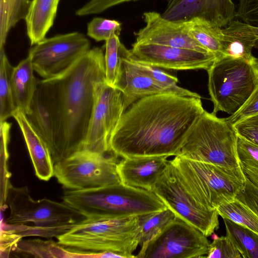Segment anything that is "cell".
<instances>
[{
  "label": "cell",
  "mask_w": 258,
  "mask_h": 258,
  "mask_svg": "<svg viewBox=\"0 0 258 258\" xmlns=\"http://www.w3.org/2000/svg\"><path fill=\"white\" fill-rule=\"evenodd\" d=\"M22 254L36 257H68V249L52 240L39 239L22 240L15 250Z\"/></svg>",
  "instance_id": "1f68e13d"
},
{
  "label": "cell",
  "mask_w": 258,
  "mask_h": 258,
  "mask_svg": "<svg viewBox=\"0 0 258 258\" xmlns=\"http://www.w3.org/2000/svg\"><path fill=\"white\" fill-rule=\"evenodd\" d=\"M143 19L145 25L134 33L136 43L154 44L211 53L189 35L187 21L169 20L154 11L145 12Z\"/></svg>",
  "instance_id": "2e32d148"
},
{
  "label": "cell",
  "mask_w": 258,
  "mask_h": 258,
  "mask_svg": "<svg viewBox=\"0 0 258 258\" xmlns=\"http://www.w3.org/2000/svg\"><path fill=\"white\" fill-rule=\"evenodd\" d=\"M127 49L125 47L121 73L114 87L123 94L125 111L133 103L143 97L157 94L171 93L133 63L126 57Z\"/></svg>",
  "instance_id": "d6986e66"
},
{
  "label": "cell",
  "mask_w": 258,
  "mask_h": 258,
  "mask_svg": "<svg viewBox=\"0 0 258 258\" xmlns=\"http://www.w3.org/2000/svg\"><path fill=\"white\" fill-rule=\"evenodd\" d=\"M34 68L29 55L14 67L11 85L16 110L26 115L30 112V105L38 79L34 75Z\"/></svg>",
  "instance_id": "44dd1931"
},
{
  "label": "cell",
  "mask_w": 258,
  "mask_h": 258,
  "mask_svg": "<svg viewBox=\"0 0 258 258\" xmlns=\"http://www.w3.org/2000/svg\"><path fill=\"white\" fill-rule=\"evenodd\" d=\"M176 218L169 209L139 216V244L141 247L160 233Z\"/></svg>",
  "instance_id": "4316f807"
},
{
  "label": "cell",
  "mask_w": 258,
  "mask_h": 258,
  "mask_svg": "<svg viewBox=\"0 0 258 258\" xmlns=\"http://www.w3.org/2000/svg\"><path fill=\"white\" fill-rule=\"evenodd\" d=\"M249 29L255 40L254 47L258 48V27L249 25Z\"/></svg>",
  "instance_id": "7bdbcfd3"
},
{
  "label": "cell",
  "mask_w": 258,
  "mask_h": 258,
  "mask_svg": "<svg viewBox=\"0 0 258 258\" xmlns=\"http://www.w3.org/2000/svg\"><path fill=\"white\" fill-rule=\"evenodd\" d=\"M137 0H90L76 12L78 16L101 13L115 6Z\"/></svg>",
  "instance_id": "ab89813d"
},
{
  "label": "cell",
  "mask_w": 258,
  "mask_h": 258,
  "mask_svg": "<svg viewBox=\"0 0 258 258\" xmlns=\"http://www.w3.org/2000/svg\"><path fill=\"white\" fill-rule=\"evenodd\" d=\"M204 110L199 97L164 93L141 98L123 113L111 152L121 158L177 156Z\"/></svg>",
  "instance_id": "6da1fadb"
},
{
  "label": "cell",
  "mask_w": 258,
  "mask_h": 258,
  "mask_svg": "<svg viewBox=\"0 0 258 258\" xmlns=\"http://www.w3.org/2000/svg\"><path fill=\"white\" fill-rule=\"evenodd\" d=\"M237 135L258 145V113L232 125Z\"/></svg>",
  "instance_id": "8d00e7d4"
},
{
  "label": "cell",
  "mask_w": 258,
  "mask_h": 258,
  "mask_svg": "<svg viewBox=\"0 0 258 258\" xmlns=\"http://www.w3.org/2000/svg\"><path fill=\"white\" fill-rule=\"evenodd\" d=\"M90 41L74 32L45 38L29 49L34 71L43 79L59 76L90 49Z\"/></svg>",
  "instance_id": "8fae6325"
},
{
  "label": "cell",
  "mask_w": 258,
  "mask_h": 258,
  "mask_svg": "<svg viewBox=\"0 0 258 258\" xmlns=\"http://www.w3.org/2000/svg\"><path fill=\"white\" fill-rule=\"evenodd\" d=\"M235 15L232 0H167L162 14L164 18L174 21L200 17L221 28L234 20Z\"/></svg>",
  "instance_id": "e0dca14e"
},
{
  "label": "cell",
  "mask_w": 258,
  "mask_h": 258,
  "mask_svg": "<svg viewBox=\"0 0 258 258\" xmlns=\"http://www.w3.org/2000/svg\"><path fill=\"white\" fill-rule=\"evenodd\" d=\"M223 57L248 59L253 56L251 50L254 47L255 40L248 24L233 20L223 29Z\"/></svg>",
  "instance_id": "603a6c76"
},
{
  "label": "cell",
  "mask_w": 258,
  "mask_h": 258,
  "mask_svg": "<svg viewBox=\"0 0 258 258\" xmlns=\"http://www.w3.org/2000/svg\"><path fill=\"white\" fill-rule=\"evenodd\" d=\"M124 111L122 92L106 82L102 83L97 91L83 150L113 154L110 139Z\"/></svg>",
  "instance_id": "4fadbf2b"
},
{
  "label": "cell",
  "mask_w": 258,
  "mask_h": 258,
  "mask_svg": "<svg viewBox=\"0 0 258 258\" xmlns=\"http://www.w3.org/2000/svg\"><path fill=\"white\" fill-rule=\"evenodd\" d=\"M152 191L176 217L192 225L206 236H211L219 228L217 209L208 208L196 199L171 160Z\"/></svg>",
  "instance_id": "9c48e42d"
},
{
  "label": "cell",
  "mask_w": 258,
  "mask_h": 258,
  "mask_svg": "<svg viewBox=\"0 0 258 258\" xmlns=\"http://www.w3.org/2000/svg\"><path fill=\"white\" fill-rule=\"evenodd\" d=\"M201 231L176 217L160 233L141 247L139 258H199L210 244Z\"/></svg>",
  "instance_id": "7c38bea8"
},
{
  "label": "cell",
  "mask_w": 258,
  "mask_h": 258,
  "mask_svg": "<svg viewBox=\"0 0 258 258\" xmlns=\"http://www.w3.org/2000/svg\"><path fill=\"white\" fill-rule=\"evenodd\" d=\"M235 17L244 23L258 27V0H239Z\"/></svg>",
  "instance_id": "74e56055"
},
{
  "label": "cell",
  "mask_w": 258,
  "mask_h": 258,
  "mask_svg": "<svg viewBox=\"0 0 258 258\" xmlns=\"http://www.w3.org/2000/svg\"><path fill=\"white\" fill-rule=\"evenodd\" d=\"M187 24L188 33L194 39L213 54L216 60L223 57L222 28L200 17L187 21Z\"/></svg>",
  "instance_id": "cb8c5ba5"
},
{
  "label": "cell",
  "mask_w": 258,
  "mask_h": 258,
  "mask_svg": "<svg viewBox=\"0 0 258 258\" xmlns=\"http://www.w3.org/2000/svg\"><path fill=\"white\" fill-rule=\"evenodd\" d=\"M240 253L227 236H221L214 239L210 243L205 257L208 258H241Z\"/></svg>",
  "instance_id": "e575fe53"
},
{
  "label": "cell",
  "mask_w": 258,
  "mask_h": 258,
  "mask_svg": "<svg viewBox=\"0 0 258 258\" xmlns=\"http://www.w3.org/2000/svg\"><path fill=\"white\" fill-rule=\"evenodd\" d=\"M12 124L6 121L0 122L1 176L3 181L9 179L11 174L8 168L9 159L8 144L10 140V131Z\"/></svg>",
  "instance_id": "d590c367"
},
{
  "label": "cell",
  "mask_w": 258,
  "mask_h": 258,
  "mask_svg": "<svg viewBox=\"0 0 258 258\" xmlns=\"http://www.w3.org/2000/svg\"><path fill=\"white\" fill-rule=\"evenodd\" d=\"M104 47L106 83L114 87L121 73L125 46L119 36L114 35L105 41Z\"/></svg>",
  "instance_id": "4dcf8cb0"
},
{
  "label": "cell",
  "mask_w": 258,
  "mask_h": 258,
  "mask_svg": "<svg viewBox=\"0 0 258 258\" xmlns=\"http://www.w3.org/2000/svg\"><path fill=\"white\" fill-rule=\"evenodd\" d=\"M258 113V83L245 103L235 113L226 118L232 125L238 121Z\"/></svg>",
  "instance_id": "f35d334b"
},
{
  "label": "cell",
  "mask_w": 258,
  "mask_h": 258,
  "mask_svg": "<svg viewBox=\"0 0 258 258\" xmlns=\"http://www.w3.org/2000/svg\"><path fill=\"white\" fill-rule=\"evenodd\" d=\"M226 236L243 258H258V233L227 219L223 218Z\"/></svg>",
  "instance_id": "d4e9b609"
},
{
  "label": "cell",
  "mask_w": 258,
  "mask_h": 258,
  "mask_svg": "<svg viewBox=\"0 0 258 258\" xmlns=\"http://www.w3.org/2000/svg\"><path fill=\"white\" fill-rule=\"evenodd\" d=\"M216 209L222 218H227L258 233V216L237 199L220 205Z\"/></svg>",
  "instance_id": "d6a6232c"
},
{
  "label": "cell",
  "mask_w": 258,
  "mask_h": 258,
  "mask_svg": "<svg viewBox=\"0 0 258 258\" xmlns=\"http://www.w3.org/2000/svg\"><path fill=\"white\" fill-rule=\"evenodd\" d=\"M6 204L10 209L6 222L22 237L36 235L51 237L60 235L86 217L63 202L43 198L34 200L27 186L10 183Z\"/></svg>",
  "instance_id": "3957f363"
},
{
  "label": "cell",
  "mask_w": 258,
  "mask_h": 258,
  "mask_svg": "<svg viewBox=\"0 0 258 258\" xmlns=\"http://www.w3.org/2000/svg\"><path fill=\"white\" fill-rule=\"evenodd\" d=\"M13 117L22 133L36 175L41 180H49L54 176V163L46 144L33 129L25 114L17 110Z\"/></svg>",
  "instance_id": "ffe728a7"
},
{
  "label": "cell",
  "mask_w": 258,
  "mask_h": 258,
  "mask_svg": "<svg viewBox=\"0 0 258 258\" xmlns=\"http://www.w3.org/2000/svg\"><path fill=\"white\" fill-rule=\"evenodd\" d=\"M60 0H32L26 19L27 35L31 45L44 38L53 25Z\"/></svg>",
  "instance_id": "7402d4cb"
},
{
  "label": "cell",
  "mask_w": 258,
  "mask_h": 258,
  "mask_svg": "<svg viewBox=\"0 0 258 258\" xmlns=\"http://www.w3.org/2000/svg\"><path fill=\"white\" fill-rule=\"evenodd\" d=\"M14 67L6 56L5 49H0V122L13 116L14 106L11 78Z\"/></svg>",
  "instance_id": "f1b7e54d"
},
{
  "label": "cell",
  "mask_w": 258,
  "mask_h": 258,
  "mask_svg": "<svg viewBox=\"0 0 258 258\" xmlns=\"http://www.w3.org/2000/svg\"><path fill=\"white\" fill-rule=\"evenodd\" d=\"M121 30V24L116 20L95 17L87 25V35L96 41H106L119 36Z\"/></svg>",
  "instance_id": "836d02e7"
},
{
  "label": "cell",
  "mask_w": 258,
  "mask_h": 258,
  "mask_svg": "<svg viewBox=\"0 0 258 258\" xmlns=\"http://www.w3.org/2000/svg\"><path fill=\"white\" fill-rule=\"evenodd\" d=\"M167 156L122 158L117 170L122 184L151 191L169 161Z\"/></svg>",
  "instance_id": "ac0fdd59"
},
{
  "label": "cell",
  "mask_w": 258,
  "mask_h": 258,
  "mask_svg": "<svg viewBox=\"0 0 258 258\" xmlns=\"http://www.w3.org/2000/svg\"><path fill=\"white\" fill-rule=\"evenodd\" d=\"M57 110L59 162L84 150L100 85L106 82L102 48H90L59 76L47 79Z\"/></svg>",
  "instance_id": "7a4b0ae2"
},
{
  "label": "cell",
  "mask_w": 258,
  "mask_h": 258,
  "mask_svg": "<svg viewBox=\"0 0 258 258\" xmlns=\"http://www.w3.org/2000/svg\"><path fill=\"white\" fill-rule=\"evenodd\" d=\"M213 113L232 115L245 103L258 83V59L223 57L207 70Z\"/></svg>",
  "instance_id": "52a82bcc"
},
{
  "label": "cell",
  "mask_w": 258,
  "mask_h": 258,
  "mask_svg": "<svg viewBox=\"0 0 258 258\" xmlns=\"http://www.w3.org/2000/svg\"><path fill=\"white\" fill-rule=\"evenodd\" d=\"M118 157L82 150L54 165V176L67 189L83 190L121 183Z\"/></svg>",
  "instance_id": "30bf717a"
},
{
  "label": "cell",
  "mask_w": 258,
  "mask_h": 258,
  "mask_svg": "<svg viewBox=\"0 0 258 258\" xmlns=\"http://www.w3.org/2000/svg\"><path fill=\"white\" fill-rule=\"evenodd\" d=\"M22 238L20 234L6 227L1 222V257H9L10 253L15 250Z\"/></svg>",
  "instance_id": "60d3db41"
},
{
  "label": "cell",
  "mask_w": 258,
  "mask_h": 258,
  "mask_svg": "<svg viewBox=\"0 0 258 258\" xmlns=\"http://www.w3.org/2000/svg\"><path fill=\"white\" fill-rule=\"evenodd\" d=\"M171 162L196 199L213 209L234 200L245 178L241 170L191 160L180 155Z\"/></svg>",
  "instance_id": "ba28073f"
},
{
  "label": "cell",
  "mask_w": 258,
  "mask_h": 258,
  "mask_svg": "<svg viewBox=\"0 0 258 258\" xmlns=\"http://www.w3.org/2000/svg\"><path fill=\"white\" fill-rule=\"evenodd\" d=\"M62 199L86 218L140 216L168 208L153 192L122 183L87 189H67Z\"/></svg>",
  "instance_id": "277c9868"
},
{
  "label": "cell",
  "mask_w": 258,
  "mask_h": 258,
  "mask_svg": "<svg viewBox=\"0 0 258 258\" xmlns=\"http://www.w3.org/2000/svg\"><path fill=\"white\" fill-rule=\"evenodd\" d=\"M30 0H0V49L4 48L10 30L28 14Z\"/></svg>",
  "instance_id": "484cf974"
},
{
  "label": "cell",
  "mask_w": 258,
  "mask_h": 258,
  "mask_svg": "<svg viewBox=\"0 0 258 258\" xmlns=\"http://www.w3.org/2000/svg\"><path fill=\"white\" fill-rule=\"evenodd\" d=\"M139 216L126 217L86 218L71 228L56 236L57 243L77 250L109 251L133 255L139 244Z\"/></svg>",
  "instance_id": "5b68a950"
},
{
  "label": "cell",
  "mask_w": 258,
  "mask_h": 258,
  "mask_svg": "<svg viewBox=\"0 0 258 258\" xmlns=\"http://www.w3.org/2000/svg\"><path fill=\"white\" fill-rule=\"evenodd\" d=\"M26 117L46 144L54 165L59 162L60 133L58 115L47 80H39Z\"/></svg>",
  "instance_id": "5bb4252c"
},
{
  "label": "cell",
  "mask_w": 258,
  "mask_h": 258,
  "mask_svg": "<svg viewBox=\"0 0 258 258\" xmlns=\"http://www.w3.org/2000/svg\"><path fill=\"white\" fill-rule=\"evenodd\" d=\"M236 152L245 178L258 188V145L238 135Z\"/></svg>",
  "instance_id": "83f0119b"
},
{
  "label": "cell",
  "mask_w": 258,
  "mask_h": 258,
  "mask_svg": "<svg viewBox=\"0 0 258 258\" xmlns=\"http://www.w3.org/2000/svg\"><path fill=\"white\" fill-rule=\"evenodd\" d=\"M131 51L139 59L160 69L207 71L216 60L211 53L154 44L135 42Z\"/></svg>",
  "instance_id": "9a60e30c"
},
{
  "label": "cell",
  "mask_w": 258,
  "mask_h": 258,
  "mask_svg": "<svg viewBox=\"0 0 258 258\" xmlns=\"http://www.w3.org/2000/svg\"><path fill=\"white\" fill-rule=\"evenodd\" d=\"M126 55L133 63L148 73L157 83L169 92L179 95L201 98L199 94L178 86L177 77L139 59L133 54L131 50L127 49Z\"/></svg>",
  "instance_id": "f546056e"
},
{
  "label": "cell",
  "mask_w": 258,
  "mask_h": 258,
  "mask_svg": "<svg viewBox=\"0 0 258 258\" xmlns=\"http://www.w3.org/2000/svg\"><path fill=\"white\" fill-rule=\"evenodd\" d=\"M238 135L226 118L205 110L185 139L178 155L230 168H240L236 152Z\"/></svg>",
  "instance_id": "8992f818"
},
{
  "label": "cell",
  "mask_w": 258,
  "mask_h": 258,
  "mask_svg": "<svg viewBox=\"0 0 258 258\" xmlns=\"http://www.w3.org/2000/svg\"><path fill=\"white\" fill-rule=\"evenodd\" d=\"M236 198L247 206L258 216V188L247 179L243 188Z\"/></svg>",
  "instance_id": "b9f144b4"
}]
</instances>
